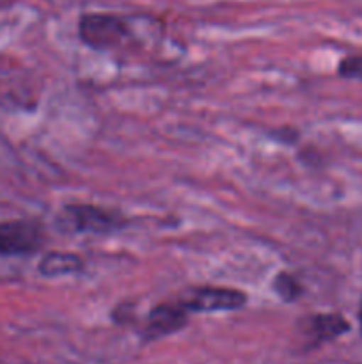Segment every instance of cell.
<instances>
[{"instance_id":"6da1fadb","label":"cell","mask_w":362,"mask_h":364,"mask_svg":"<svg viewBox=\"0 0 362 364\" xmlns=\"http://www.w3.org/2000/svg\"><path fill=\"white\" fill-rule=\"evenodd\" d=\"M55 226L60 233L106 235L124 228V219L116 210H106L94 205H66L55 217Z\"/></svg>"},{"instance_id":"7a4b0ae2","label":"cell","mask_w":362,"mask_h":364,"mask_svg":"<svg viewBox=\"0 0 362 364\" xmlns=\"http://www.w3.org/2000/svg\"><path fill=\"white\" fill-rule=\"evenodd\" d=\"M78 36L91 48L110 50L130 36V27L123 18L114 14L85 13L78 21Z\"/></svg>"},{"instance_id":"3957f363","label":"cell","mask_w":362,"mask_h":364,"mask_svg":"<svg viewBox=\"0 0 362 364\" xmlns=\"http://www.w3.org/2000/svg\"><path fill=\"white\" fill-rule=\"evenodd\" d=\"M248 297L241 290L222 287H199L188 290L180 299V304L188 313H213V311H234L247 304Z\"/></svg>"},{"instance_id":"277c9868","label":"cell","mask_w":362,"mask_h":364,"mask_svg":"<svg viewBox=\"0 0 362 364\" xmlns=\"http://www.w3.org/2000/svg\"><path fill=\"white\" fill-rule=\"evenodd\" d=\"M41 224L32 220L0 223V256L31 255L43 245Z\"/></svg>"},{"instance_id":"5b68a950","label":"cell","mask_w":362,"mask_h":364,"mask_svg":"<svg viewBox=\"0 0 362 364\" xmlns=\"http://www.w3.org/2000/svg\"><path fill=\"white\" fill-rule=\"evenodd\" d=\"M188 322V311L176 302V304H158L151 309L146 326L142 327V338L144 341H156L163 336L183 329Z\"/></svg>"},{"instance_id":"8992f818","label":"cell","mask_w":362,"mask_h":364,"mask_svg":"<svg viewBox=\"0 0 362 364\" xmlns=\"http://www.w3.org/2000/svg\"><path fill=\"white\" fill-rule=\"evenodd\" d=\"M348 329H350V323L341 315H334V313L314 315L307 318V333L311 334L314 345L334 340V338L348 333Z\"/></svg>"},{"instance_id":"52a82bcc","label":"cell","mask_w":362,"mask_h":364,"mask_svg":"<svg viewBox=\"0 0 362 364\" xmlns=\"http://www.w3.org/2000/svg\"><path fill=\"white\" fill-rule=\"evenodd\" d=\"M39 274L45 277H60L84 270V262L73 252H48L39 262Z\"/></svg>"},{"instance_id":"ba28073f","label":"cell","mask_w":362,"mask_h":364,"mask_svg":"<svg viewBox=\"0 0 362 364\" xmlns=\"http://www.w3.org/2000/svg\"><path fill=\"white\" fill-rule=\"evenodd\" d=\"M272 288L284 302H295L302 295L300 283L287 272L277 274L272 283Z\"/></svg>"},{"instance_id":"9c48e42d","label":"cell","mask_w":362,"mask_h":364,"mask_svg":"<svg viewBox=\"0 0 362 364\" xmlns=\"http://www.w3.org/2000/svg\"><path fill=\"white\" fill-rule=\"evenodd\" d=\"M339 75L346 78H361L362 80V57L351 55L341 60Z\"/></svg>"},{"instance_id":"30bf717a","label":"cell","mask_w":362,"mask_h":364,"mask_svg":"<svg viewBox=\"0 0 362 364\" xmlns=\"http://www.w3.org/2000/svg\"><path fill=\"white\" fill-rule=\"evenodd\" d=\"M361 323H362V308H361Z\"/></svg>"}]
</instances>
